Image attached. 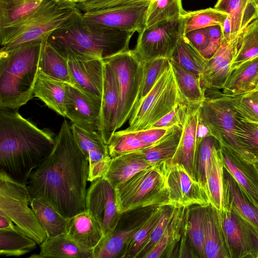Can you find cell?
Returning a JSON list of instances; mask_svg holds the SVG:
<instances>
[{"label":"cell","instance_id":"1","mask_svg":"<svg viewBox=\"0 0 258 258\" xmlns=\"http://www.w3.org/2000/svg\"><path fill=\"white\" fill-rule=\"evenodd\" d=\"M89 162L64 120L50 154L31 172L26 185L31 200L40 199L70 219L86 211Z\"/></svg>","mask_w":258,"mask_h":258},{"label":"cell","instance_id":"2","mask_svg":"<svg viewBox=\"0 0 258 258\" xmlns=\"http://www.w3.org/2000/svg\"><path fill=\"white\" fill-rule=\"evenodd\" d=\"M55 138L15 110L0 109V169L27 184L32 171L51 152Z\"/></svg>","mask_w":258,"mask_h":258},{"label":"cell","instance_id":"3","mask_svg":"<svg viewBox=\"0 0 258 258\" xmlns=\"http://www.w3.org/2000/svg\"><path fill=\"white\" fill-rule=\"evenodd\" d=\"M134 32L89 24L80 11L53 31L47 41L62 55L104 59L129 49Z\"/></svg>","mask_w":258,"mask_h":258},{"label":"cell","instance_id":"4","mask_svg":"<svg viewBox=\"0 0 258 258\" xmlns=\"http://www.w3.org/2000/svg\"><path fill=\"white\" fill-rule=\"evenodd\" d=\"M45 40H34L11 49H1L0 109L17 110L34 97Z\"/></svg>","mask_w":258,"mask_h":258},{"label":"cell","instance_id":"5","mask_svg":"<svg viewBox=\"0 0 258 258\" xmlns=\"http://www.w3.org/2000/svg\"><path fill=\"white\" fill-rule=\"evenodd\" d=\"M76 4L43 0L38 8L24 19L0 28L1 49L9 50L30 41L47 40L53 31L80 11Z\"/></svg>","mask_w":258,"mask_h":258},{"label":"cell","instance_id":"6","mask_svg":"<svg viewBox=\"0 0 258 258\" xmlns=\"http://www.w3.org/2000/svg\"><path fill=\"white\" fill-rule=\"evenodd\" d=\"M171 161L156 164L134 175L115 188L118 212L141 208L171 205L166 176Z\"/></svg>","mask_w":258,"mask_h":258},{"label":"cell","instance_id":"7","mask_svg":"<svg viewBox=\"0 0 258 258\" xmlns=\"http://www.w3.org/2000/svg\"><path fill=\"white\" fill-rule=\"evenodd\" d=\"M185 102L178 87L171 65L164 70L153 87L134 108L128 126L121 133L149 129L178 104Z\"/></svg>","mask_w":258,"mask_h":258},{"label":"cell","instance_id":"8","mask_svg":"<svg viewBox=\"0 0 258 258\" xmlns=\"http://www.w3.org/2000/svg\"><path fill=\"white\" fill-rule=\"evenodd\" d=\"M30 202L27 185L0 169V215L9 218L21 233L40 244L47 236L33 209L29 207Z\"/></svg>","mask_w":258,"mask_h":258},{"label":"cell","instance_id":"9","mask_svg":"<svg viewBox=\"0 0 258 258\" xmlns=\"http://www.w3.org/2000/svg\"><path fill=\"white\" fill-rule=\"evenodd\" d=\"M103 60L113 68L118 82L117 130L128 120L133 112L143 77L144 64L133 50L130 49Z\"/></svg>","mask_w":258,"mask_h":258},{"label":"cell","instance_id":"10","mask_svg":"<svg viewBox=\"0 0 258 258\" xmlns=\"http://www.w3.org/2000/svg\"><path fill=\"white\" fill-rule=\"evenodd\" d=\"M183 34V15L159 22L139 33L133 51L143 63L159 57L170 59L178 39Z\"/></svg>","mask_w":258,"mask_h":258},{"label":"cell","instance_id":"11","mask_svg":"<svg viewBox=\"0 0 258 258\" xmlns=\"http://www.w3.org/2000/svg\"><path fill=\"white\" fill-rule=\"evenodd\" d=\"M222 234L229 258H256L258 232L235 211L217 210Z\"/></svg>","mask_w":258,"mask_h":258},{"label":"cell","instance_id":"12","mask_svg":"<svg viewBox=\"0 0 258 258\" xmlns=\"http://www.w3.org/2000/svg\"><path fill=\"white\" fill-rule=\"evenodd\" d=\"M150 2L88 11L82 17L89 24L140 33L146 27Z\"/></svg>","mask_w":258,"mask_h":258},{"label":"cell","instance_id":"13","mask_svg":"<svg viewBox=\"0 0 258 258\" xmlns=\"http://www.w3.org/2000/svg\"><path fill=\"white\" fill-rule=\"evenodd\" d=\"M200 109V121L206 125L218 141L226 137L240 119L225 96L214 90L205 91Z\"/></svg>","mask_w":258,"mask_h":258},{"label":"cell","instance_id":"14","mask_svg":"<svg viewBox=\"0 0 258 258\" xmlns=\"http://www.w3.org/2000/svg\"><path fill=\"white\" fill-rule=\"evenodd\" d=\"M86 207L101 225L104 235L117 226L121 214L117 209L115 188L103 176L93 181L87 190Z\"/></svg>","mask_w":258,"mask_h":258},{"label":"cell","instance_id":"15","mask_svg":"<svg viewBox=\"0 0 258 258\" xmlns=\"http://www.w3.org/2000/svg\"><path fill=\"white\" fill-rule=\"evenodd\" d=\"M166 184L171 205L186 208L193 205L206 207L210 204L206 190L189 175L181 164L171 162L167 173Z\"/></svg>","mask_w":258,"mask_h":258},{"label":"cell","instance_id":"16","mask_svg":"<svg viewBox=\"0 0 258 258\" xmlns=\"http://www.w3.org/2000/svg\"><path fill=\"white\" fill-rule=\"evenodd\" d=\"M244 29L229 40L221 38V44L210 58L200 75L203 90H217L221 88L230 74L231 63L240 45Z\"/></svg>","mask_w":258,"mask_h":258},{"label":"cell","instance_id":"17","mask_svg":"<svg viewBox=\"0 0 258 258\" xmlns=\"http://www.w3.org/2000/svg\"><path fill=\"white\" fill-rule=\"evenodd\" d=\"M101 100L68 84L65 100L66 117L84 129L98 131Z\"/></svg>","mask_w":258,"mask_h":258},{"label":"cell","instance_id":"18","mask_svg":"<svg viewBox=\"0 0 258 258\" xmlns=\"http://www.w3.org/2000/svg\"><path fill=\"white\" fill-rule=\"evenodd\" d=\"M62 56L68 60L72 84L90 95L102 99L103 60L71 54Z\"/></svg>","mask_w":258,"mask_h":258},{"label":"cell","instance_id":"19","mask_svg":"<svg viewBox=\"0 0 258 258\" xmlns=\"http://www.w3.org/2000/svg\"><path fill=\"white\" fill-rule=\"evenodd\" d=\"M71 126L78 145L89 162L88 180L92 182L104 176L112 160L108 145L97 131L87 130L73 123Z\"/></svg>","mask_w":258,"mask_h":258},{"label":"cell","instance_id":"20","mask_svg":"<svg viewBox=\"0 0 258 258\" xmlns=\"http://www.w3.org/2000/svg\"><path fill=\"white\" fill-rule=\"evenodd\" d=\"M104 62L103 88L100 124L97 132L104 143L108 144L112 136L116 131L119 90L117 78L113 68L108 63Z\"/></svg>","mask_w":258,"mask_h":258},{"label":"cell","instance_id":"21","mask_svg":"<svg viewBox=\"0 0 258 258\" xmlns=\"http://www.w3.org/2000/svg\"><path fill=\"white\" fill-rule=\"evenodd\" d=\"M201 104H189L182 132L172 163L181 164L189 175L197 180L196 167L197 132Z\"/></svg>","mask_w":258,"mask_h":258},{"label":"cell","instance_id":"22","mask_svg":"<svg viewBox=\"0 0 258 258\" xmlns=\"http://www.w3.org/2000/svg\"><path fill=\"white\" fill-rule=\"evenodd\" d=\"M219 147L224 167L232 175L250 202L258 209V173L254 166L242 159L230 149L220 144Z\"/></svg>","mask_w":258,"mask_h":258},{"label":"cell","instance_id":"23","mask_svg":"<svg viewBox=\"0 0 258 258\" xmlns=\"http://www.w3.org/2000/svg\"><path fill=\"white\" fill-rule=\"evenodd\" d=\"M218 142L246 161L258 162V123L240 120L235 128Z\"/></svg>","mask_w":258,"mask_h":258},{"label":"cell","instance_id":"24","mask_svg":"<svg viewBox=\"0 0 258 258\" xmlns=\"http://www.w3.org/2000/svg\"><path fill=\"white\" fill-rule=\"evenodd\" d=\"M66 234L81 248L91 252L104 235L101 225L86 211L70 219Z\"/></svg>","mask_w":258,"mask_h":258},{"label":"cell","instance_id":"25","mask_svg":"<svg viewBox=\"0 0 258 258\" xmlns=\"http://www.w3.org/2000/svg\"><path fill=\"white\" fill-rule=\"evenodd\" d=\"M223 207L235 211L258 232V209L250 202L224 167L223 170Z\"/></svg>","mask_w":258,"mask_h":258},{"label":"cell","instance_id":"26","mask_svg":"<svg viewBox=\"0 0 258 258\" xmlns=\"http://www.w3.org/2000/svg\"><path fill=\"white\" fill-rule=\"evenodd\" d=\"M154 165L148 161L139 150L135 151L112 158L103 177L115 188L137 172Z\"/></svg>","mask_w":258,"mask_h":258},{"label":"cell","instance_id":"27","mask_svg":"<svg viewBox=\"0 0 258 258\" xmlns=\"http://www.w3.org/2000/svg\"><path fill=\"white\" fill-rule=\"evenodd\" d=\"M214 8L228 15L231 38L258 18V8L254 0H217Z\"/></svg>","mask_w":258,"mask_h":258},{"label":"cell","instance_id":"28","mask_svg":"<svg viewBox=\"0 0 258 258\" xmlns=\"http://www.w3.org/2000/svg\"><path fill=\"white\" fill-rule=\"evenodd\" d=\"M67 84L39 72L34 88V97L42 100L59 115L66 117L65 100Z\"/></svg>","mask_w":258,"mask_h":258},{"label":"cell","instance_id":"29","mask_svg":"<svg viewBox=\"0 0 258 258\" xmlns=\"http://www.w3.org/2000/svg\"><path fill=\"white\" fill-rule=\"evenodd\" d=\"M258 83V56L235 69L223 85L221 94L235 96L251 91Z\"/></svg>","mask_w":258,"mask_h":258},{"label":"cell","instance_id":"30","mask_svg":"<svg viewBox=\"0 0 258 258\" xmlns=\"http://www.w3.org/2000/svg\"><path fill=\"white\" fill-rule=\"evenodd\" d=\"M205 258H229L221 229L217 210L211 204L204 215Z\"/></svg>","mask_w":258,"mask_h":258},{"label":"cell","instance_id":"31","mask_svg":"<svg viewBox=\"0 0 258 258\" xmlns=\"http://www.w3.org/2000/svg\"><path fill=\"white\" fill-rule=\"evenodd\" d=\"M34 258H93L92 252L81 248L66 233L47 238L40 244L39 254Z\"/></svg>","mask_w":258,"mask_h":258},{"label":"cell","instance_id":"32","mask_svg":"<svg viewBox=\"0 0 258 258\" xmlns=\"http://www.w3.org/2000/svg\"><path fill=\"white\" fill-rule=\"evenodd\" d=\"M145 218L125 229H118L116 226L113 231L104 235L92 251L93 258L120 257L127 242L139 229Z\"/></svg>","mask_w":258,"mask_h":258},{"label":"cell","instance_id":"33","mask_svg":"<svg viewBox=\"0 0 258 258\" xmlns=\"http://www.w3.org/2000/svg\"><path fill=\"white\" fill-rule=\"evenodd\" d=\"M30 206L47 237L66 233L70 219L60 214L49 203L37 198L31 199Z\"/></svg>","mask_w":258,"mask_h":258},{"label":"cell","instance_id":"34","mask_svg":"<svg viewBox=\"0 0 258 258\" xmlns=\"http://www.w3.org/2000/svg\"><path fill=\"white\" fill-rule=\"evenodd\" d=\"M39 72L50 78L72 85L67 59L47 40L43 43Z\"/></svg>","mask_w":258,"mask_h":258},{"label":"cell","instance_id":"35","mask_svg":"<svg viewBox=\"0 0 258 258\" xmlns=\"http://www.w3.org/2000/svg\"><path fill=\"white\" fill-rule=\"evenodd\" d=\"M169 60L199 76L202 73L208 61V59L190 43L184 34L178 39Z\"/></svg>","mask_w":258,"mask_h":258},{"label":"cell","instance_id":"36","mask_svg":"<svg viewBox=\"0 0 258 258\" xmlns=\"http://www.w3.org/2000/svg\"><path fill=\"white\" fill-rule=\"evenodd\" d=\"M170 60L178 87L187 104H200L205 99V91L202 87L200 76Z\"/></svg>","mask_w":258,"mask_h":258},{"label":"cell","instance_id":"37","mask_svg":"<svg viewBox=\"0 0 258 258\" xmlns=\"http://www.w3.org/2000/svg\"><path fill=\"white\" fill-rule=\"evenodd\" d=\"M182 126H177L160 141L139 151L153 164L172 161L177 149Z\"/></svg>","mask_w":258,"mask_h":258},{"label":"cell","instance_id":"38","mask_svg":"<svg viewBox=\"0 0 258 258\" xmlns=\"http://www.w3.org/2000/svg\"><path fill=\"white\" fill-rule=\"evenodd\" d=\"M166 206L154 207L153 210L146 217L139 229L129 239L119 257H138Z\"/></svg>","mask_w":258,"mask_h":258},{"label":"cell","instance_id":"39","mask_svg":"<svg viewBox=\"0 0 258 258\" xmlns=\"http://www.w3.org/2000/svg\"><path fill=\"white\" fill-rule=\"evenodd\" d=\"M207 207V206H206ZM205 206L193 205L187 208L184 229L191 244L200 257L205 258L204 215Z\"/></svg>","mask_w":258,"mask_h":258},{"label":"cell","instance_id":"40","mask_svg":"<svg viewBox=\"0 0 258 258\" xmlns=\"http://www.w3.org/2000/svg\"><path fill=\"white\" fill-rule=\"evenodd\" d=\"M43 0H0V28L21 21L41 5Z\"/></svg>","mask_w":258,"mask_h":258},{"label":"cell","instance_id":"41","mask_svg":"<svg viewBox=\"0 0 258 258\" xmlns=\"http://www.w3.org/2000/svg\"><path fill=\"white\" fill-rule=\"evenodd\" d=\"M223 167L219 144L214 150L207 182L210 204L217 210H220L223 207Z\"/></svg>","mask_w":258,"mask_h":258},{"label":"cell","instance_id":"42","mask_svg":"<svg viewBox=\"0 0 258 258\" xmlns=\"http://www.w3.org/2000/svg\"><path fill=\"white\" fill-rule=\"evenodd\" d=\"M37 243L18 231L0 230V254L20 256L33 250Z\"/></svg>","mask_w":258,"mask_h":258},{"label":"cell","instance_id":"43","mask_svg":"<svg viewBox=\"0 0 258 258\" xmlns=\"http://www.w3.org/2000/svg\"><path fill=\"white\" fill-rule=\"evenodd\" d=\"M185 11L182 0H151L147 14L146 27L181 17Z\"/></svg>","mask_w":258,"mask_h":258},{"label":"cell","instance_id":"44","mask_svg":"<svg viewBox=\"0 0 258 258\" xmlns=\"http://www.w3.org/2000/svg\"><path fill=\"white\" fill-rule=\"evenodd\" d=\"M183 16L185 34L198 29L214 25L221 26L228 15L214 8H209L194 11H185Z\"/></svg>","mask_w":258,"mask_h":258},{"label":"cell","instance_id":"45","mask_svg":"<svg viewBox=\"0 0 258 258\" xmlns=\"http://www.w3.org/2000/svg\"><path fill=\"white\" fill-rule=\"evenodd\" d=\"M258 56V18L245 29L240 45L230 68V73L244 62Z\"/></svg>","mask_w":258,"mask_h":258},{"label":"cell","instance_id":"46","mask_svg":"<svg viewBox=\"0 0 258 258\" xmlns=\"http://www.w3.org/2000/svg\"><path fill=\"white\" fill-rule=\"evenodd\" d=\"M186 208H176L174 215L161 238L144 258H157L173 243L178 240L184 223Z\"/></svg>","mask_w":258,"mask_h":258},{"label":"cell","instance_id":"47","mask_svg":"<svg viewBox=\"0 0 258 258\" xmlns=\"http://www.w3.org/2000/svg\"><path fill=\"white\" fill-rule=\"evenodd\" d=\"M218 145H219V142L217 140L211 135L205 137L197 144L196 152L197 179L207 192V182L209 170L214 150Z\"/></svg>","mask_w":258,"mask_h":258},{"label":"cell","instance_id":"48","mask_svg":"<svg viewBox=\"0 0 258 258\" xmlns=\"http://www.w3.org/2000/svg\"><path fill=\"white\" fill-rule=\"evenodd\" d=\"M224 96L241 120L258 123V88L235 96Z\"/></svg>","mask_w":258,"mask_h":258},{"label":"cell","instance_id":"49","mask_svg":"<svg viewBox=\"0 0 258 258\" xmlns=\"http://www.w3.org/2000/svg\"><path fill=\"white\" fill-rule=\"evenodd\" d=\"M143 64V77L134 108L150 91L160 76L169 65L170 60L167 58L159 57Z\"/></svg>","mask_w":258,"mask_h":258},{"label":"cell","instance_id":"50","mask_svg":"<svg viewBox=\"0 0 258 258\" xmlns=\"http://www.w3.org/2000/svg\"><path fill=\"white\" fill-rule=\"evenodd\" d=\"M107 145L111 158L151 146L141 141L134 133H121L119 131L114 132Z\"/></svg>","mask_w":258,"mask_h":258},{"label":"cell","instance_id":"51","mask_svg":"<svg viewBox=\"0 0 258 258\" xmlns=\"http://www.w3.org/2000/svg\"><path fill=\"white\" fill-rule=\"evenodd\" d=\"M172 205H166L158 222L152 230L150 236L142 248L138 257H144L161 238L176 209Z\"/></svg>","mask_w":258,"mask_h":258},{"label":"cell","instance_id":"52","mask_svg":"<svg viewBox=\"0 0 258 258\" xmlns=\"http://www.w3.org/2000/svg\"><path fill=\"white\" fill-rule=\"evenodd\" d=\"M187 107L188 105L185 102L178 104L171 111L153 124L150 128L182 126L186 116Z\"/></svg>","mask_w":258,"mask_h":258},{"label":"cell","instance_id":"53","mask_svg":"<svg viewBox=\"0 0 258 258\" xmlns=\"http://www.w3.org/2000/svg\"><path fill=\"white\" fill-rule=\"evenodd\" d=\"M151 0H88L76 4L77 8L84 13L102 9L151 1Z\"/></svg>","mask_w":258,"mask_h":258},{"label":"cell","instance_id":"54","mask_svg":"<svg viewBox=\"0 0 258 258\" xmlns=\"http://www.w3.org/2000/svg\"><path fill=\"white\" fill-rule=\"evenodd\" d=\"M176 126L169 127H155L134 133L136 136L144 143L154 145L168 133L171 132Z\"/></svg>","mask_w":258,"mask_h":258},{"label":"cell","instance_id":"55","mask_svg":"<svg viewBox=\"0 0 258 258\" xmlns=\"http://www.w3.org/2000/svg\"><path fill=\"white\" fill-rule=\"evenodd\" d=\"M209 36V43L207 48L201 53L206 58H211L217 50L221 42V31L219 25L206 28Z\"/></svg>","mask_w":258,"mask_h":258},{"label":"cell","instance_id":"56","mask_svg":"<svg viewBox=\"0 0 258 258\" xmlns=\"http://www.w3.org/2000/svg\"><path fill=\"white\" fill-rule=\"evenodd\" d=\"M184 35L201 53L208 45L209 36L206 28L192 30L184 34Z\"/></svg>","mask_w":258,"mask_h":258},{"label":"cell","instance_id":"57","mask_svg":"<svg viewBox=\"0 0 258 258\" xmlns=\"http://www.w3.org/2000/svg\"><path fill=\"white\" fill-rule=\"evenodd\" d=\"M0 230L20 232L16 225L9 218L2 215H0Z\"/></svg>","mask_w":258,"mask_h":258},{"label":"cell","instance_id":"58","mask_svg":"<svg viewBox=\"0 0 258 258\" xmlns=\"http://www.w3.org/2000/svg\"><path fill=\"white\" fill-rule=\"evenodd\" d=\"M57 2H64L73 4H78L80 2V0H55Z\"/></svg>","mask_w":258,"mask_h":258},{"label":"cell","instance_id":"59","mask_svg":"<svg viewBox=\"0 0 258 258\" xmlns=\"http://www.w3.org/2000/svg\"><path fill=\"white\" fill-rule=\"evenodd\" d=\"M258 173V162L252 163Z\"/></svg>","mask_w":258,"mask_h":258},{"label":"cell","instance_id":"60","mask_svg":"<svg viewBox=\"0 0 258 258\" xmlns=\"http://www.w3.org/2000/svg\"><path fill=\"white\" fill-rule=\"evenodd\" d=\"M254 1L258 8V0H254Z\"/></svg>","mask_w":258,"mask_h":258},{"label":"cell","instance_id":"61","mask_svg":"<svg viewBox=\"0 0 258 258\" xmlns=\"http://www.w3.org/2000/svg\"><path fill=\"white\" fill-rule=\"evenodd\" d=\"M87 1H88V0H80V3L84 2H86Z\"/></svg>","mask_w":258,"mask_h":258},{"label":"cell","instance_id":"62","mask_svg":"<svg viewBox=\"0 0 258 258\" xmlns=\"http://www.w3.org/2000/svg\"><path fill=\"white\" fill-rule=\"evenodd\" d=\"M256 88H258V83H257V87Z\"/></svg>","mask_w":258,"mask_h":258}]
</instances>
